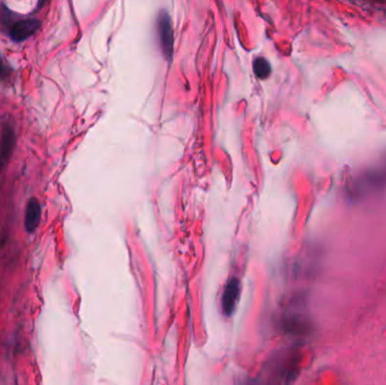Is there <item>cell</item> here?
Segmentation results:
<instances>
[{"label": "cell", "instance_id": "obj_1", "mask_svg": "<svg viewBox=\"0 0 386 385\" xmlns=\"http://www.w3.org/2000/svg\"><path fill=\"white\" fill-rule=\"evenodd\" d=\"M15 146V130L9 123H3L1 128V138H0V171H3L8 166Z\"/></svg>", "mask_w": 386, "mask_h": 385}, {"label": "cell", "instance_id": "obj_2", "mask_svg": "<svg viewBox=\"0 0 386 385\" xmlns=\"http://www.w3.org/2000/svg\"><path fill=\"white\" fill-rule=\"evenodd\" d=\"M157 31H158V39L159 44L163 53L165 54V57L171 58L173 53V28H172V21H171V17L166 12H161L157 18Z\"/></svg>", "mask_w": 386, "mask_h": 385}, {"label": "cell", "instance_id": "obj_3", "mask_svg": "<svg viewBox=\"0 0 386 385\" xmlns=\"http://www.w3.org/2000/svg\"><path fill=\"white\" fill-rule=\"evenodd\" d=\"M41 26V21L36 18H27L15 21L9 28V38L14 42H23L34 35Z\"/></svg>", "mask_w": 386, "mask_h": 385}, {"label": "cell", "instance_id": "obj_4", "mask_svg": "<svg viewBox=\"0 0 386 385\" xmlns=\"http://www.w3.org/2000/svg\"><path fill=\"white\" fill-rule=\"evenodd\" d=\"M239 297V281L236 278H231L226 284L223 296H221V311L226 317L234 313Z\"/></svg>", "mask_w": 386, "mask_h": 385}, {"label": "cell", "instance_id": "obj_5", "mask_svg": "<svg viewBox=\"0 0 386 385\" xmlns=\"http://www.w3.org/2000/svg\"><path fill=\"white\" fill-rule=\"evenodd\" d=\"M41 203L36 198H31L26 205L25 210V230L27 233H34L38 230L40 221H41Z\"/></svg>", "mask_w": 386, "mask_h": 385}, {"label": "cell", "instance_id": "obj_6", "mask_svg": "<svg viewBox=\"0 0 386 385\" xmlns=\"http://www.w3.org/2000/svg\"><path fill=\"white\" fill-rule=\"evenodd\" d=\"M283 324H285L286 331L294 336H305L311 330L308 320L303 314L288 315Z\"/></svg>", "mask_w": 386, "mask_h": 385}, {"label": "cell", "instance_id": "obj_7", "mask_svg": "<svg viewBox=\"0 0 386 385\" xmlns=\"http://www.w3.org/2000/svg\"><path fill=\"white\" fill-rule=\"evenodd\" d=\"M253 70L256 72V75L260 79H265L270 76L271 72V66L269 64V61L263 57H258L254 60L253 64Z\"/></svg>", "mask_w": 386, "mask_h": 385}, {"label": "cell", "instance_id": "obj_8", "mask_svg": "<svg viewBox=\"0 0 386 385\" xmlns=\"http://www.w3.org/2000/svg\"><path fill=\"white\" fill-rule=\"evenodd\" d=\"M10 75V68L7 66L5 61L0 56V81H3V79H7Z\"/></svg>", "mask_w": 386, "mask_h": 385}]
</instances>
